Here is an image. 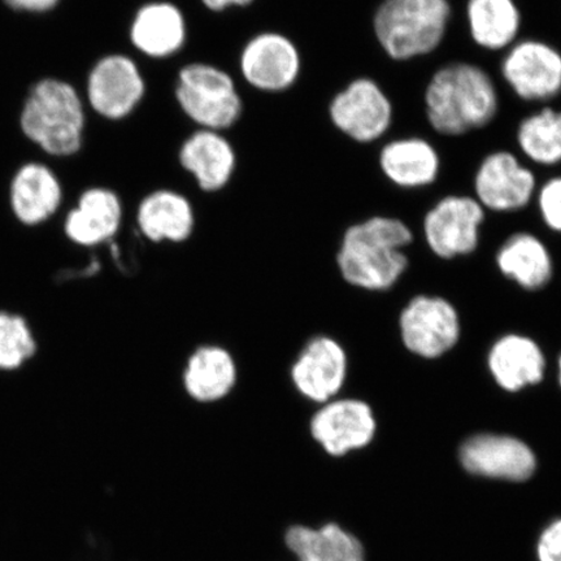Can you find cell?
Listing matches in <instances>:
<instances>
[{"instance_id": "30", "label": "cell", "mask_w": 561, "mask_h": 561, "mask_svg": "<svg viewBox=\"0 0 561 561\" xmlns=\"http://www.w3.org/2000/svg\"><path fill=\"white\" fill-rule=\"evenodd\" d=\"M537 551L539 561H561V520L545 529Z\"/></svg>"}, {"instance_id": "27", "label": "cell", "mask_w": 561, "mask_h": 561, "mask_svg": "<svg viewBox=\"0 0 561 561\" xmlns=\"http://www.w3.org/2000/svg\"><path fill=\"white\" fill-rule=\"evenodd\" d=\"M517 142L536 164L561 163V111L547 107L524 118L518 126Z\"/></svg>"}, {"instance_id": "23", "label": "cell", "mask_w": 561, "mask_h": 561, "mask_svg": "<svg viewBox=\"0 0 561 561\" xmlns=\"http://www.w3.org/2000/svg\"><path fill=\"white\" fill-rule=\"evenodd\" d=\"M490 369L503 389L517 391L543 378L545 359L535 342L520 335L504 336L490 353Z\"/></svg>"}, {"instance_id": "8", "label": "cell", "mask_w": 561, "mask_h": 561, "mask_svg": "<svg viewBox=\"0 0 561 561\" xmlns=\"http://www.w3.org/2000/svg\"><path fill=\"white\" fill-rule=\"evenodd\" d=\"M347 375L345 350L329 336H314L294 360L290 380L300 397L325 404L340 394Z\"/></svg>"}, {"instance_id": "9", "label": "cell", "mask_w": 561, "mask_h": 561, "mask_svg": "<svg viewBox=\"0 0 561 561\" xmlns=\"http://www.w3.org/2000/svg\"><path fill=\"white\" fill-rule=\"evenodd\" d=\"M146 87L136 62L124 55H108L96 62L88 79V101L98 115L121 121L131 114Z\"/></svg>"}, {"instance_id": "19", "label": "cell", "mask_w": 561, "mask_h": 561, "mask_svg": "<svg viewBox=\"0 0 561 561\" xmlns=\"http://www.w3.org/2000/svg\"><path fill=\"white\" fill-rule=\"evenodd\" d=\"M137 226L152 243H184L195 229L192 203L172 191H158L145 196L137 210Z\"/></svg>"}, {"instance_id": "5", "label": "cell", "mask_w": 561, "mask_h": 561, "mask_svg": "<svg viewBox=\"0 0 561 561\" xmlns=\"http://www.w3.org/2000/svg\"><path fill=\"white\" fill-rule=\"evenodd\" d=\"M175 96L182 111L203 129H227L242 114L241 98L231 77L202 62L181 70Z\"/></svg>"}, {"instance_id": "26", "label": "cell", "mask_w": 561, "mask_h": 561, "mask_svg": "<svg viewBox=\"0 0 561 561\" xmlns=\"http://www.w3.org/2000/svg\"><path fill=\"white\" fill-rule=\"evenodd\" d=\"M504 275L517 280L526 289H539L551 277L549 252L541 241L530 234L511 237L497 255Z\"/></svg>"}, {"instance_id": "1", "label": "cell", "mask_w": 561, "mask_h": 561, "mask_svg": "<svg viewBox=\"0 0 561 561\" xmlns=\"http://www.w3.org/2000/svg\"><path fill=\"white\" fill-rule=\"evenodd\" d=\"M425 104L434 130L461 136L493 122L500 100L485 70L469 62H453L433 75Z\"/></svg>"}, {"instance_id": "3", "label": "cell", "mask_w": 561, "mask_h": 561, "mask_svg": "<svg viewBox=\"0 0 561 561\" xmlns=\"http://www.w3.org/2000/svg\"><path fill=\"white\" fill-rule=\"evenodd\" d=\"M25 137L54 157L73 156L81 149L85 111L68 82L45 79L33 87L20 116Z\"/></svg>"}, {"instance_id": "28", "label": "cell", "mask_w": 561, "mask_h": 561, "mask_svg": "<svg viewBox=\"0 0 561 561\" xmlns=\"http://www.w3.org/2000/svg\"><path fill=\"white\" fill-rule=\"evenodd\" d=\"M37 353L32 329L24 318L0 312V370H18Z\"/></svg>"}, {"instance_id": "10", "label": "cell", "mask_w": 561, "mask_h": 561, "mask_svg": "<svg viewBox=\"0 0 561 561\" xmlns=\"http://www.w3.org/2000/svg\"><path fill=\"white\" fill-rule=\"evenodd\" d=\"M375 432L376 421L370 407L356 399H333L322 404L310 421L311 437L332 456L366 447Z\"/></svg>"}, {"instance_id": "11", "label": "cell", "mask_w": 561, "mask_h": 561, "mask_svg": "<svg viewBox=\"0 0 561 561\" xmlns=\"http://www.w3.org/2000/svg\"><path fill=\"white\" fill-rule=\"evenodd\" d=\"M483 217L479 201L469 196H446L425 217L427 243L440 257L468 254L479 243Z\"/></svg>"}, {"instance_id": "14", "label": "cell", "mask_w": 561, "mask_h": 561, "mask_svg": "<svg viewBox=\"0 0 561 561\" xmlns=\"http://www.w3.org/2000/svg\"><path fill=\"white\" fill-rule=\"evenodd\" d=\"M242 75L259 90L283 91L297 81L300 56L296 45L279 33H263L252 38L241 56Z\"/></svg>"}, {"instance_id": "13", "label": "cell", "mask_w": 561, "mask_h": 561, "mask_svg": "<svg viewBox=\"0 0 561 561\" xmlns=\"http://www.w3.org/2000/svg\"><path fill=\"white\" fill-rule=\"evenodd\" d=\"M404 345L412 353L437 357L459 340V320L454 307L439 298L413 299L402 313Z\"/></svg>"}, {"instance_id": "33", "label": "cell", "mask_w": 561, "mask_h": 561, "mask_svg": "<svg viewBox=\"0 0 561 561\" xmlns=\"http://www.w3.org/2000/svg\"><path fill=\"white\" fill-rule=\"evenodd\" d=\"M559 369H560V385H561V357H560V362H559Z\"/></svg>"}, {"instance_id": "21", "label": "cell", "mask_w": 561, "mask_h": 561, "mask_svg": "<svg viewBox=\"0 0 561 561\" xmlns=\"http://www.w3.org/2000/svg\"><path fill=\"white\" fill-rule=\"evenodd\" d=\"M131 44L151 58H167L186 39V24L179 7L168 2L142 7L130 27Z\"/></svg>"}, {"instance_id": "16", "label": "cell", "mask_w": 561, "mask_h": 561, "mask_svg": "<svg viewBox=\"0 0 561 561\" xmlns=\"http://www.w3.org/2000/svg\"><path fill=\"white\" fill-rule=\"evenodd\" d=\"M181 380L193 402L216 404L226 401L234 391L240 380V368L227 347L208 343L188 355Z\"/></svg>"}, {"instance_id": "32", "label": "cell", "mask_w": 561, "mask_h": 561, "mask_svg": "<svg viewBox=\"0 0 561 561\" xmlns=\"http://www.w3.org/2000/svg\"><path fill=\"white\" fill-rule=\"evenodd\" d=\"M203 4L210 11H224L228 7H244L254 2V0H202Z\"/></svg>"}, {"instance_id": "29", "label": "cell", "mask_w": 561, "mask_h": 561, "mask_svg": "<svg viewBox=\"0 0 561 561\" xmlns=\"http://www.w3.org/2000/svg\"><path fill=\"white\" fill-rule=\"evenodd\" d=\"M539 208L551 229L561 231V175L546 182L539 193Z\"/></svg>"}, {"instance_id": "2", "label": "cell", "mask_w": 561, "mask_h": 561, "mask_svg": "<svg viewBox=\"0 0 561 561\" xmlns=\"http://www.w3.org/2000/svg\"><path fill=\"white\" fill-rule=\"evenodd\" d=\"M411 241V231L402 221L374 217L346 231L336 264L351 285L368 290L389 289L407 266V257L399 249Z\"/></svg>"}, {"instance_id": "17", "label": "cell", "mask_w": 561, "mask_h": 561, "mask_svg": "<svg viewBox=\"0 0 561 561\" xmlns=\"http://www.w3.org/2000/svg\"><path fill=\"white\" fill-rule=\"evenodd\" d=\"M123 221V206L118 196L104 187L83 192L77 206L70 209L65 221L69 241L81 248H95L112 240Z\"/></svg>"}, {"instance_id": "4", "label": "cell", "mask_w": 561, "mask_h": 561, "mask_svg": "<svg viewBox=\"0 0 561 561\" xmlns=\"http://www.w3.org/2000/svg\"><path fill=\"white\" fill-rule=\"evenodd\" d=\"M450 16L448 0H385L376 12L375 33L391 59L410 60L436 50Z\"/></svg>"}, {"instance_id": "22", "label": "cell", "mask_w": 561, "mask_h": 561, "mask_svg": "<svg viewBox=\"0 0 561 561\" xmlns=\"http://www.w3.org/2000/svg\"><path fill=\"white\" fill-rule=\"evenodd\" d=\"M380 167L392 184L421 187L433 184L439 173V156L423 138H403L386 145L380 153Z\"/></svg>"}, {"instance_id": "25", "label": "cell", "mask_w": 561, "mask_h": 561, "mask_svg": "<svg viewBox=\"0 0 561 561\" xmlns=\"http://www.w3.org/2000/svg\"><path fill=\"white\" fill-rule=\"evenodd\" d=\"M286 543L299 561H366L360 542L335 524L320 529L293 526Z\"/></svg>"}, {"instance_id": "31", "label": "cell", "mask_w": 561, "mask_h": 561, "mask_svg": "<svg viewBox=\"0 0 561 561\" xmlns=\"http://www.w3.org/2000/svg\"><path fill=\"white\" fill-rule=\"evenodd\" d=\"M11 9L26 12H47L54 9L60 0H4Z\"/></svg>"}, {"instance_id": "15", "label": "cell", "mask_w": 561, "mask_h": 561, "mask_svg": "<svg viewBox=\"0 0 561 561\" xmlns=\"http://www.w3.org/2000/svg\"><path fill=\"white\" fill-rule=\"evenodd\" d=\"M468 472L490 479L524 481L536 471V456L522 440L504 436H476L460 450Z\"/></svg>"}, {"instance_id": "24", "label": "cell", "mask_w": 561, "mask_h": 561, "mask_svg": "<svg viewBox=\"0 0 561 561\" xmlns=\"http://www.w3.org/2000/svg\"><path fill=\"white\" fill-rule=\"evenodd\" d=\"M467 16L473 41L486 50H503L520 32V10L514 0H469Z\"/></svg>"}, {"instance_id": "12", "label": "cell", "mask_w": 561, "mask_h": 561, "mask_svg": "<svg viewBox=\"0 0 561 561\" xmlns=\"http://www.w3.org/2000/svg\"><path fill=\"white\" fill-rule=\"evenodd\" d=\"M474 191L481 206L493 210L520 209L535 194L536 175L514 153L497 151L482 160Z\"/></svg>"}, {"instance_id": "6", "label": "cell", "mask_w": 561, "mask_h": 561, "mask_svg": "<svg viewBox=\"0 0 561 561\" xmlns=\"http://www.w3.org/2000/svg\"><path fill=\"white\" fill-rule=\"evenodd\" d=\"M329 115L343 135L356 142L369 144L390 128L392 105L374 80L363 77L335 95Z\"/></svg>"}, {"instance_id": "20", "label": "cell", "mask_w": 561, "mask_h": 561, "mask_svg": "<svg viewBox=\"0 0 561 561\" xmlns=\"http://www.w3.org/2000/svg\"><path fill=\"white\" fill-rule=\"evenodd\" d=\"M180 163L194 175L202 191L219 192L233 174L236 153L219 131L202 129L182 145Z\"/></svg>"}, {"instance_id": "18", "label": "cell", "mask_w": 561, "mask_h": 561, "mask_svg": "<svg viewBox=\"0 0 561 561\" xmlns=\"http://www.w3.org/2000/svg\"><path fill=\"white\" fill-rule=\"evenodd\" d=\"M13 215L26 227H37L58 213L62 188L56 174L45 164L27 163L13 175L10 188Z\"/></svg>"}, {"instance_id": "7", "label": "cell", "mask_w": 561, "mask_h": 561, "mask_svg": "<svg viewBox=\"0 0 561 561\" xmlns=\"http://www.w3.org/2000/svg\"><path fill=\"white\" fill-rule=\"evenodd\" d=\"M502 75L522 100H552L561 93V54L541 41L518 42L503 59Z\"/></svg>"}]
</instances>
